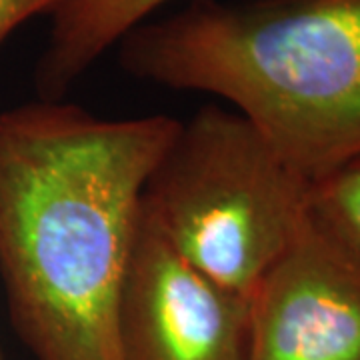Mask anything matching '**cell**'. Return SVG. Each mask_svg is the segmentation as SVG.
Segmentation results:
<instances>
[{
    "instance_id": "cell-1",
    "label": "cell",
    "mask_w": 360,
    "mask_h": 360,
    "mask_svg": "<svg viewBox=\"0 0 360 360\" xmlns=\"http://www.w3.org/2000/svg\"><path fill=\"white\" fill-rule=\"evenodd\" d=\"M179 129L65 101L0 112V278L37 360H122L118 300L142 188Z\"/></svg>"
},
{
    "instance_id": "cell-2",
    "label": "cell",
    "mask_w": 360,
    "mask_h": 360,
    "mask_svg": "<svg viewBox=\"0 0 360 360\" xmlns=\"http://www.w3.org/2000/svg\"><path fill=\"white\" fill-rule=\"evenodd\" d=\"M118 44L132 77L229 101L310 186L360 156V0H194Z\"/></svg>"
},
{
    "instance_id": "cell-3",
    "label": "cell",
    "mask_w": 360,
    "mask_h": 360,
    "mask_svg": "<svg viewBox=\"0 0 360 360\" xmlns=\"http://www.w3.org/2000/svg\"><path fill=\"white\" fill-rule=\"evenodd\" d=\"M310 194L250 120L206 104L156 162L141 217L194 266L252 296L292 243Z\"/></svg>"
},
{
    "instance_id": "cell-4",
    "label": "cell",
    "mask_w": 360,
    "mask_h": 360,
    "mask_svg": "<svg viewBox=\"0 0 360 360\" xmlns=\"http://www.w3.org/2000/svg\"><path fill=\"white\" fill-rule=\"evenodd\" d=\"M246 360H360V248L312 200L252 295Z\"/></svg>"
},
{
    "instance_id": "cell-5",
    "label": "cell",
    "mask_w": 360,
    "mask_h": 360,
    "mask_svg": "<svg viewBox=\"0 0 360 360\" xmlns=\"http://www.w3.org/2000/svg\"><path fill=\"white\" fill-rule=\"evenodd\" d=\"M252 296L214 281L139 220L118 300L122 360H246Z\"/></svg>"
},
{
    "instance_id": "cell-6",
    "label": "cell",
    "mask_w": 360,
    "mask_h": 360,
    "mask_svg": "<svg viewBox=\"0 0 360 360\" xmlns=\"http://www.w3.org/2000/svg\"><path fill=\"white\" fill-rule=\"evenodd\" d=\"M168 0H63L51 13L46 46L34 70L40 101H63L110 46Z\"/></svg>"
},
{
    "instance_id": "cell-7",
    "label": "cell",
    "mask_w": 360,
    "mask_h": 360,
    "mask_svg": "<svg viewBox=\"0 0 360 360\" xmlns=\"http://www.w3.org/2000/svg\"><path fill=\"white\" fill-rule=\"evenodd\" d=\"M310 200L360 248V156L314 184Z\"/></svg>"
},
{
    "instance_id": "cell-8",
    "label": "cell",
    "mask_w": 360,
    "mask_h": 360,
    "mask_svg": "<svg viewBox=\"0 0 360 360\" xmlns=\"http://www.w3.org/2000/svg\"><path fill=\"white\" fill-rule=\"evenodd\" d=\"M63 0H0V42L37 14H51Z\"/></svg>"
},
{
    "instance_id": "cell-9",
    "label": "cell",
    "mask_w": 360,
    "mask_h": 360,
    "mask_svg": "<svg viewBox=\"0 0 360 360\" xmlns=\"http://www.w3.org/2000/svg\"><path fill=\"white\" fill-rule=\"evenodd\" d=\"M0 360H2V356H0Z\"/></svg>"
}]
</instances>
